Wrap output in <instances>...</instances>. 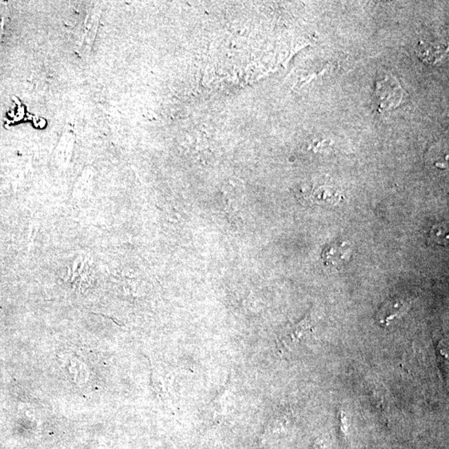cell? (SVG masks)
Masks as SVG:
<instances>
[{
    "label": "cell",
    "mask_w": 449,
    "mask_h": 449,
    "mask_svg": "<svg viewBox=\"0 0 449 449\" xmlns=\"http://www.w3.org/2000/svg\"><path fill=\"white\" fill-rule=\"evenodd\" d=\"M295 194L300 203L310 207H334L343 200L338 189L328 185L299 187Z\"/></svg>",
    "instance_id": "6da1fadb"
},
{
    "label": "cell",
    "mask_w": 449,
    "mask_h": 449,
    "mask_svg": "<svg viewBox=\"0 0 449 449\" xmlns=\"http://www.w3.org/2000/svg\"><path fill=\"white\" fill-rule=\"evenodd\" d=\"M404 95L406 92L390 76L377 83L375 99L380 111H388L399 107Z\"/></svg>",
    "instance_id": "7a4b0ae2"
},
{
    "label": "cell",
    "mask_w": 449,
    "mask_h": 449,
    "mask_svg": "<svg viewBox=\"0 0 449 449\" xmlns=\"http://www.w3.org/2000/svg\"><path fill=\"white\" fill-rule=\"evenodd\" d=\"M351 252L350 244L343 240H336L324 248L322 259L328 266L340 267L350 259Z\"/></svg>",
    "instance_id": "3957f363"
},
{
    "label": "cell",
    "mask_w": 449,
    "mask_h": 449,
    "mask_svg": "<svg viewBox=\"0 0 449 449\" xmlns=\"http://www.w3.org/2000/svg\"><path fill=\"white\" fill-rule=\"evenodd\" d=\"M313 331L312 322L310 316H306L302 322L294 324L284 334L283 338L288 344L299 342Z\"/></svg>",
    "instance_id": "277c9868"
},
{
    "label": "cell",
    "mask_w": 449,
    "mask_h": 449,
    "mask_svg": "<svg viewBox=\"0 0 449 449\" xmlns=\"http://www.w3.org/2000/svg\"><path fill=\"white\" fill-rule=\"evenodd\" d=\"M406 310V304L399 302V300H391L390 302L384 306L379 312V322L388 324L391 320L402 315Z\"/></svg>",
    "instance_id": "5b68a950"
},
{
    "label": "cell",
    "mask_w": 449,
    "mask_h": 449,
    "mask_svg": "<svg viewBox=\"0 0 449 449\" xmlns=\"http://www.w3.org/2000/svg\"><path fill=\"white\" fill-rule=\"evenodd\" d=\"M421 59L428 63L439 62L441 57L445 54L444 50H441L440 46L432 45L427 43H420L417 50Z\"/></svg>",
    "instance_id": "8992f818"
},
{
    "label": "cell",
    "mask_w": 449,
    "mask_h": 449,
    "mask_svg": "<svg viewBox=\"0 0 449 449\" xmlns=\"http://www.w3.org/2000/svg\"><path fill=\"white\" fill-rule=\"evenodd\" d=\"M427 242L430 246L446 247L448 243V231L444 224H437L428 232Z\"/></svg>",
    "instance_id": "52a82bcc"
},
{
    "label": "cell",
    "mask_w": 449,
    "mask_h": 449,
    "mask_svg": "<svg viewBox=\"0 0 449 449\" xmlns=\"http://www.w3.org/2000/svg\"><path fill=\"white\" fill-rule=\"evenodd\" d=\"M5 10H0V36L2 34L3 23H5Z\"/></svg>",
    "instance_id": "ba28073f"
}]
</instances>
